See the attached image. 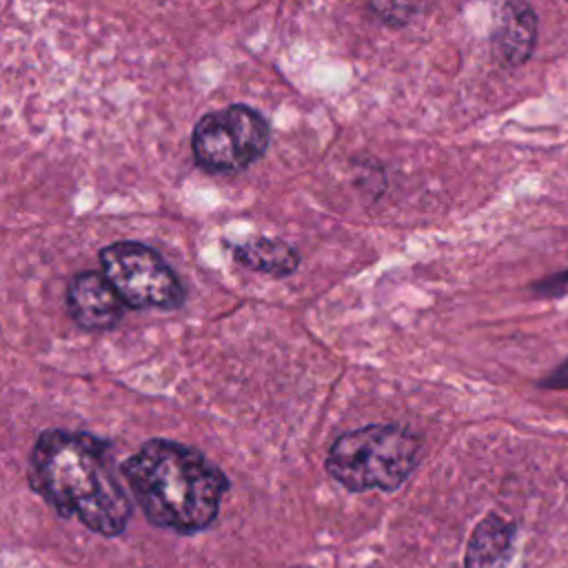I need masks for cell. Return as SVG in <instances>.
I'll return each mask as SVG.
<instances>
[{"instance_id":"cell-1","label":"cell","mask_w":568,"mask_h":568,"mask_svg":"<svg viewBox=\"0 0 568 568\" xmlns=\"http://www.w3.org/2000/svg\"><path fill=\"white\" fill-rule=\"evenodd\" d=\"M29 481L60 517H75L98 535L115 537L131 519L109 446L89 433L44 430L33 444Z\"/></svg>"},{"instance_id":"cell-2","label":"cell","mask_w":568,"mask_h":568,"mask_svg":"<svg viewBox=\"0 0 568 568\" xmlns=\"http://www.w3.org/2000/svg\"><path fill=\"white\" fill-rule=\"evenodd\" d=\"M120 473L146 519L180 535L209 528L229 490L226 475L213 462L171 439L144 442Z\"/></svg>"},{"instance_id":"cell-3","label":"cell","mask_w":568,"mask_h":568,"mask_svg":"<svg viewBox=\"0 0 568 568\" xmlns=\"http://www.w3.org/2000/svg\"><path fill=\"white\" fill-rule=\"evenodd\" d=\"M419 462V437L404 426H364L339 435L326 470L348 490H395Z\"/></svg>"},{"instance_id":"cell-4","label":"cell","mask_w":568,"mask_h":568,"mask_svg":"<svg viewBox=\"0 0 568 568\" xmlns=\"http://www.w3.org/2000/svg\"><path fill=\"white\" fill-rule=\"evenodd\" d=\"M268 122L246 104H231L204 113L191 133V153L209 173H237L253 164L268 146Z\"/></svg>"},{"instance_id":"cell-5","label":"cell","mask_w":568,"mask_h":568,"mask_svg":"<svg viewBox=\"0 0 568 568\" xmlns=\"http://www.w3.org/2000/svg\"><path fill=\"white\" fill-rule=\"evenodd\" d=\"M100 266L124 306L171 311L184 302V288L158 251L142 242H113L100 251Z\"/></svg>"},{"instance_id":"cell-6","label":"cell","mask_w":568,"mask_h":568,"mask_svg":"<svg viewBox=\"0 0 568 568\" xmlns=\"http://www.w3.org/2000/svg\"><path fill=\"white\" fill-rule=\"evenodd\" d=\"M67 306L75 324L87 331L113 328L124 311V302L98 271H82L69 282Z\"/></svg>"},{"instance_id":"cell-7","label":"cell","mask_w":568,"mask_h":568,"mask_svg":"<svg viewBox=\"0 0 568 568\" xmlns=\"http://www.w3.org/2000/svg\"><path fill=\"white\" fill-rule=\"evenodd\" d=\"M537 18L524 0H508L501 7L495 33L493 55L499 67L515 69L524 64L535 47Z\"/></svg>"},{"instance_id":"cell-8","label":"cell","mask_w":568,"mask_h":568,"mask_svg":"<svg viewBox=\"0 0 568 568\" xmlns=\"http://www.w3.org/2000/svg\"><path fill=\"white\" fill-rule=\"evenodd\" d=\"M515 535L517 528L513 521L499 515L484 517L468 539L464 568H504L513 552Z\"/></svg>"},{"instance_id":"cell-9","label":"cell","mask_w":568,"mask_h":568,"mask_svg":"<svg viewBox=\"0 0 568 568\" xmlns=\"http://www.w3.org/2000/svg\"><path fill=\"white\" fill-rule=\"evenodd\" d=\"M233 255L242 266L277 277L291 275L300 264L297 251L284 240L273 237H255L244 244H237L233 248Z\"/></svg>"},{"instance_id":"cell-10","label":"cell","mask_w":568,"mask_h":568,"mask_svg":"<svg viewBox=\"0 0 568 568\" xmlns=\"http://www.w3.org/2000/svg\"><path fill=\"white\" fill-rule=\"evenodd\" d=\"M371 9L390 27L406 24L419 7V0H368Z\"/></svg>"},{"instance_id":"cell-11","label":"cell","mask_w":568,"mask_h":568,"mask_svg":"<svg viewBox=\"0 0 568 568\" xmlns=\"http://www.w3.org/2000/svg\"><path fill=\"white\" fill-rule=\"evenodd\" d=\"M535 291H539V295H564L568 293V271L564 273H555L552 277L537 282Z\"/></svg>"},{"instance_id":"cell-12","label":"cell","mask_w":568,"mask_h":568,"mask_svg":"<svg viewBox=\"0 0 568 568\" xmlns=\"http://www.w3.org/2000/svg\"><path fill=\"white\" fill-rule=\"evenodd\" d=\"M546 388H568V362H564L550 377L541 382Z\"/></svg>"}]
</instances>
